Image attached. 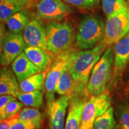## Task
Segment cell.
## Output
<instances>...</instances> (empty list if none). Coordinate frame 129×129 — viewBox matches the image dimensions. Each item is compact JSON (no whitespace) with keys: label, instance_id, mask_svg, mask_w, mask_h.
<instances>
[{"label":"cell","instance_id":"6da1fadb","mask_svg":"<svg viewBox=\"0 0 129 129\" xmlns=\"http://www.w3.org/2000/svg\"><path fill=\"white\" fill-rule=\"evenodd\" d=\"M107 48L101 41L90 49L80 50L71 48L69 50L67 66L74 82V91L71 97L88 94L87 87L91 71Z\"/></svg>","mask_w":129,"mask_h":129},{"label":"cell","instance_id":"7a4b0ae2","mask_svg":"<svg viewBox=\"0 0 129 129\" xmlns=\"http://www.w3.org/2000/svg\"><path fill=\"white\" fill-rule=\"evenodd\" d=\"M114 59V50L112 47H109L91 71L87 87L90 97L98 96L106 90L108 84L112 77Z\"/></svg>","mask_w":129,"mask_h":129},{"label":"cell","instance_id":"3957f363","mask_svg":"<svg viewBox=\"0 0 129 129\" xmlns=\"http://www.w3.org/2000/svg\"><path fill=\"white\" fill-rule=\"evenodd\" d=\"M46 48L56 56L72 48L75 35L72 26L67 22H51L47 25Z\"/></svg>","mask_w":129,"mask_h":129},{"label":"cell","instance_id":"277c9868","mask_svg":"<svg viewBox=\"0 0 129 129\" xmlns=\"http://www.w3.org/2000/svg\"><path fill=\"white\" fill-rule=\"evenodd\" d=\"M104 22L95 16H87L81 21L75 37V48L83 50L94 47L104 36Z\"/></svg>","mask_w":129,"mask_h":129},{"label":"cell","instance_id":"5b68a950","mask_svg":"<svg viewBox=\"0 0 129 129\" xmlns=\"http://www.w3.org/2000/svg\"><path fill=\"white\" fill-rule=\"evenodd\" d=\"M111 97L108 90L96 96H91L85 103L82 112L80 129H90L94 120L111 106Z\"/></svg>","mask_w":129,"mask_h":129},{"label":"cell","instance_id":"8992f818","mask_svg":"<svg viewBox=\"0 0 129 129\" xmlns=\"http://www.w3.org/2000/svg\"><path fill=\"white\" fill-rule=\"evenodd\" d=\"M129 31V9L108 17L101 42L108 48L115 44Z\"/></svg>","mask_w":129,"mask_h":129},{"label":"cell","instance_id":"52a82bcc","mask_svg":"<svg viewBox=\"0 0 129 129\" xmlns=\"http://www.w3.org/2000/svg\"><path fill=\"white\" fill-rule=\"evenodd\" d=\"M70 49L56 55L50 67L47 70L44 88L47 104L55 100L54 93L56 86L62 74L63 69L67 63Z\"/></svg>","mask_w":129,"mask_h":129},{"label":"cell","instance_id":"ba28073f","mask_svg":"<svg viewBox=\"0 0 129 129\" xmlns=\"http://www.w3.org/2000/svg\"><path fill=\"white\" fill-rule=\"evenodd\" d=\"M26 47L22 34L8 32L4 34L3 53L0 59L2 67H8L24 51Z\"/></svg>","mask_w":129,"mask_h":129},{"label":"cell","instance_id":"9c48e42d","mask_svg":"<svg viewBox=\"0 0 129 129\" xmlns=\"http://www.w3.org/2000/svg\"><path fill=\"white\" fill-rule=\"evenodd\" d=\"M70 11V7L61 0H41L37 5L38 17L47 20H61Z\"/></svg>","mask_w":129,"mask_h":129},{"label":"cell","instance_id":"30bf717a","mask_svg":"<svg viewBox=\"0 0 129 129\" xmlns=\"http://www.w3.org/2000/svg\"><path fill=\"white\" fill-rule=\"evenodd\" d=\"M69 98L62 96L47 104L50 129H64V120L67 108L69 106Z\"/></svg>","mask_w":129,"mask_h":129},{"label":"cell","instance_id":"8fae6325","mask_svg":"<svg viewBox=\"0 0 129 129\" xmlns=\"http://www.w3.org/2000/svg\"><path fill=\"white\" fill-rule=\"evenodd\" d=\"M22 35L26 46L38 47L47 50L46 28L39 19L30 20L24 29Z\"/></svg>","mask_w":129,"mask_h":129},{"label":"cell","instance_id":"7c38bea8","mask_svg":"<svg viewBox=\"0 0 129 129\" xmlns=\"http://www.w3.org/2000/svg\"><path fill=\"white\" fill-rule=\"evenodd\" d=\"M114 55L112 83L121 75L129 62V31L115 44Z\"/></svg>","mask_w":129,"mask_h":129},{"label":"cell","instance_id":"4fadbf2b","mask_svg":"<svg viewBox=\"0 0 129 129\" xmlns=\"http://www.w3.org/2000/svg\"><path fill=\"white\" fill-rule=\"evenodd\" d=\"M89 95L74 96L69 98L68 112L64 129H80L82 112Z\"/></svg>","mask_w":129,"mask_h":129},{"label":"cell","instance_id":"5bb4252c","mask_svg":"<svg viewBox=\"0 0 129 129\" xmlns=\"http://www.w3.org/2000/svg\"><path fill=\"white\" fill-rule=\"evenodd\" d=\"M24 53L41 72L48 70L56 57L47 50L35 46H26Z\"/></svg>","mask_w":129,"mask_h":129},{"label":"cell","instance_id":"9a60e30c","mask_svg":"<svg viewBox=\"0 0 129 129\" xmlns=\"http://www.w3.org/2000/svg\"><path fill=\"white\" fill-rule=\"evenodd\" d=\"M11 67L19 83L34 74L41 72L39 68L28 59L24 52L12 62Z\"/></svg>","mask_w":129,"mask_h":129},{"label":"cell","instance_id":"2e32d148","mask_svg":"<svg viewBox=\"0 0 129 129\" xmlns=\"http://www.w3.org/2000/svg\"><path fill=\"white\" fill-rule=\"evenodd\" d=\"M19 91V82L12 69L9 66L0 68V96L10 94L16 98Z\"/></svg>","mask_w":129,"mask_h":129},{"label":"cell","instance_id":"e0dca14e","mask_svg":"<svg viewBox=\"0 0 129 129\" xmlns=\"http://www.w3.org/2000/svg\"><path fill=\"white\" fill-rule=\"evenodd\" d=\"M47 71L38 72L25 79L19 83V90L21 92L27 93L36 90L43 91L45 86Z\"/></svg>","mask_w":129,"mask_h":129},{"label":"cell","instance_id":"ac0fdd59","mask_svg":"<svg viewBox=\"0 0 129 129\" xmlns=\"http://www.w3.org/2000/svg\"><path fill=\"white\" fill-rule=\"evenodd\" d=\"M74 91V80L67 63L58 80L55 92L61 96H68L70 98L73 95Z\"/></svg>","mask_w":129,"mask_h":129},{"label":"cell","instance_id":"d6986e66","mask_svg":"<svg viewBox=\"0 0 129 129\" xmlns=\"http://www.w3.org/2000/svg\"><path fill=\"white\" fill-rule=\"evenodd\" d=\"M29 21V18L27 14L20 11L9 17L5 23L11 32L22 34Z\"/></svg>","mask_w":129,"mask_h":129},{"label":"cell","instance_id":"ffe728a7","mask_svg":"<svg viewBox=\"0 0 129 129\" xmlns=\"http://www.w3.org/2000/svg\"><path fill=\"white\" fill-rule=\"evenodd\" d=\"M25 106L39 109L43 104V94L41 90L31 92H17L16 96Z\"/></svg>","mask_w":129,"mask_h":129},{"label":"cell","instance_id":"44dd1931","mask_svg":"<svg viewBox=\"0 0 129 129\" xmlns=\"http://www.w3.org/2000/svg\"><path fill=\"white\" fill-rule=\"evenodd\" d=\"M116 121L114 116V109L110 107L104 114L94 120L93 129H114Z\"/></svg>","mask_w":129,"mask_h":129},{"label":"cell","instance_id":"7402d4cb","mask_svg":"<svg viewBox=\"0 0 129 129\" xmlns=\"http://www.w3.org/2000/svg\"><path fill=\"white\" fill-rule=\"evenodd\" d=\"M16 117L19 120L30 122L37 129H40L41 127V114L37 108L31 107L24 108L16 115Z\"/></svg>","mask_w":129,"mask_h":129},{"label":"cell","instance_id":"603a6c76","mask_svg":"<svg viewBox=\"0 0 129 129\" xmlns=\"http://www.w3.org/2000/svg\"><path fill=\"white\" fill-rule=\"evenodd\" d=\"M104 12L108 17L129 9L125 0H102Z\"/></svg>","mask_w":129,"mask_h":129},{"label":"cell","instance_id":"cb8c5ba5","mask_svg":"<svg viewBox=\"0 0 129 129\" xmlns=\"http://www.w3.org/2000/svg\"><path fill=\"white\" fill-rule=\"evenodd\" d=\"M23 9L21 6L6 1H0V22H6L9 17Z\"/></svg>","mask_w":129,"mask_h":129},{"label":"cell","instance_id":"d4e9b609","mask_svg":"<svg viewBox=\"0 0 129 129\" xmlns=\"http://www.w3.org/2000/svg\"><path fill=\"white\" fill-rule=\"evenodd\" d=\"M117 111L121 129H129V104L126 102L121 104Z\"/></svg>","mask_w":129,"mask_h":129},{"label":"cell","instance_id":"484cf974","mask_svg":"<svg viewBox=\"0 0 129 129\" xmlns=\"http://www.w3.org/2000/svg\"><path fill=\"white\" fill-rule=\"evenodd\" d=\"M24 105L21 102L15 101H10L7 105L6 108V119H9L17 115L23 109Z\"/></svg>","mask_w":129,"mask_h":129},{"label":"cell","instance_id":"4316f807","mask_svg":"<svg viewBox=\"0 0 129 129\" xmlns=\"http://www.w3.org/2000/svg\"><path fill=\"white\" fill-rule=\"evenodd\" d=\"M16 98L10 94H4L0 96V120L6 119V108L7 105L10 101H15Z\"/></svg>","mask_w":129,"mask_h":129},{"label":"cell","instance_id":"83f0119b","mask_svg":"<svg viewBox=\"0 0 129 129\" xmlns=\"http://www.w3.org/2000/svg\"><path fill=\"white\" fill-rule=\"evenodd\" d=\"M63 1L75 7L90 8L94 6L98 0H63Z\"/></svg>","mask_w":129,"mask_h":129},{"label":"cell","instance_id":"f1b7e54d","mask_svg":"<svg viewBox=\"0 0 129 129\" xmlns=\"http://www.w3.org/2000/svg\"><path fill=\"white\" fill-rule=\"evenodd\" d=\"M10 129H37L33 124L26 121L19 120L13 124Z\"/></svg>","mask_w":129,"mask_h":129},{"label":"cell","instance_id":"f546056e","mask_svg":"<svg viewBox=\"0 0 129 129\" xmlns=\"http://www.w3.org/2000/svg\"><path fill=\"white\" fill-rule=\"evenodd\" d=\"M18 120L16 116L9 119L0 120V129H10L12 125Z\"/></svg>","mask_w":129,"mask_h":129},{"label":"cell","instance_id":"4dcf8cb0","mask_svg":"<svg viewBox=\"0 0 129 129\" xmlns=\"http://www.w3.org/2000/svg\"><path fill=\"white\" fill-rule=\"evenodd\" d=\"M6 1L20 6L22 8H27L30 5V0H0Z\"/></svg>","mask_w":129,"mask_h":129},{"label":"cell","instance_id":"1f68e13d","mask_svg":"<svg viewBox=\"0 0 129 129\" xmlns=\"http://www.w3.org/2000/svg\"><path fill=\"white\" fill-rule=\"evenodd\" d=\"M4 34V28H3L2 25L0 24V59H1L3 53V42Z\"/></svg>","mask_w":129,"mask_h":129},{"label":"cell","instance_id":"d6a6232c","mask_svg":"<svg viewBox=\"0 0 129 129\" xmlns=\"http://www.w3.org/2000/svg\"><path fill=\"white\" fill-rule=\"evenodd\" d=\"M114 129H121V128H120V125H116L115 127V128H114Z\"/></svg>","mask_w":129,"mask_h":129},{"label":"cell","instance_id":"836d02e7","mask_svg":"<svg viewBox=\"0 0 129 129\" xmlns=\"http://www.w3.org/2000/svg\"><path fill=\"white\" fill-rule=\"evenodd\" d=\"M90 129H93V127H92V128H90Z\"/></svg>","mask_w":129,"mask_h":129},{"label":"cell","instance_id":"e575fe53","mask_svg":"<svg viewBox=\"0 0 129 129\" xmlns=\"http://www.w3.org/2000/svg\"><path fill=\"white\" fill-rule=\"evenodd\" d=\"M34 1H35V0H34Z\"/></svg>","mask_w":129,"mask_h":129}]
</instances>
